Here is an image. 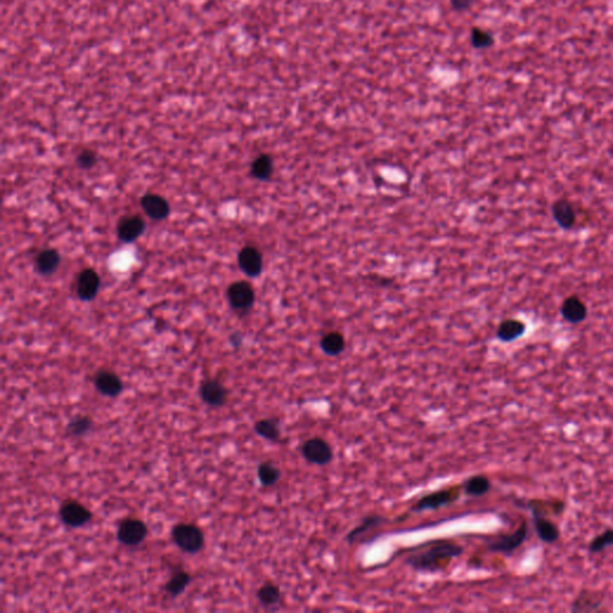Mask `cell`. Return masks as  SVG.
<instances>
[{
    "instance_id": "obj_29",
    "label": "cell",
    "mask_w": 613,
    "mask_h": 613,
    "mask_svg": "<svg viewBox=\"0 0 613 613\" xmlns=\"http://www.w3.org/2000/svg\"><path fill=\"white\" fill-rule=\"evenodd\" d=\"M469 41L476 50H487L495 45V37L492 32L479 27L472 28Z\"/></svg>"
},
{
    "instance_id": "obj_28",
    "label": "cell",
    "mask_w": 613,
    "mask_h": 613,
    "mask_svg": "<svg viewBox=\"0 0 613 613\" xmlns=\"http://www.w3.org/2000/svg\"><path fill=\"white\" fill-rule=\"evenodd\" d=\"M252 175L257 180H269L273 173V161L269 155L257 156L251 167Z\"/></svg>"
},
{
    "instance_id": "obj_9",
    "label": "cell",
    "mask_w": 613,
    "mask_h": 613,
    "mask_svg": "<svg viewBox=\"0 0 613 613\" xmlns=\"http://www.w3.org/2000/svg\"><path fill=\"white\" fill-rule=\"evenodd\" d=\"M99 275L93 269L81 271L77 280V295L83 301H90L97 295L99 289Z\"/></svg>"
},
{
    "instance_id": "obj_8",
    "label": "cell",
    "mask_w": 613,
    "mask_h": 613,
    "mask_svg": "<svg viewBox=\"0 0 613 613\" xmlns=\"http://www.w3.org/2000/svg\"><path fill=\"white\" fill-rule=\"evenodd\" d=\"M60 518L71 527H81L91 520V513L76 500H68L60 509Z\"/></svg>"
},
{
    "instance_id": "obj_5",
    "label": "cell",
    "mask_w": 613,
    "mask_h": 613,
    "mask_svg": "<svg viewBox=\"0 0 613 613\" xmlns=\"http://www.w3.org/2000/svg\"><path fill=\"white\" fill-rule=\"evenodd\" d=\"M527 533V523L523 520V523L515 529L514 532L498 536L495 541H490L487 544V550L496 552V554L510 556L526 541Z\"/></svg>"
},
{
    "instance_id": "obj_20",
    "label": "cell",
    "mask_w": 613,
    "mask_h": 613,
    "mask_svg": "<svg viewBox=\"0 0 613 613\" xmlns=\"http://www.w3.org/2000/svg\"><path fill=\"white\" fill-rule=\"evenodd\" d=\"M533 525L536 529V536L546 544H555L559 541L561 531L559 527L550 518L545 516H533Z\"/></svg>"
},
{
    "instance_id": "obj_27",
    "label": "cell",
    "mask_w": 613,
    "mask_h": 613,
    "mask_svg": "<svg viewBox=\"0 0 613 613\" xmlns=\"http://www.w3.org/2000/svg\"><path fill=\"white\" fill-rule=\"evenodd\" d=\"M280 477H282L280 469L275 464H272L271 461H264L259 465L257 478L262 483V487H273L280 482Z\"/></svg>"
},
{
    "instance_id": "obj_33",
    "label": "cell",
    "mask_w": 613,
    "mask_h": 613,
    "mask_svg": "<svg viewBox=\"0 0 613 613\" xmlns=\"http://www.w3.org/2000/svg\"><path fill=\"white\" fill-rule=\"evenodd\" d=\"M77 163L83 169H90L91 167H94V164L96 163L95 153L93 150L81 151L77 157Z\"/></svg>"
},
{
    "instance_id": "obj_26",
    "label": "cell",
    "mask_w": 613,
    "mask_h": 613,
    "mask_svg": "<svg viewBox=\"0 0 613 613\" xmlns=\"http://www.w3.org/2000/svg\"><path fill=\"white\" fill-rule=\"evenodd\" d=\"M345 345H347V342H345L343 334L337 332V331L326 333L320 340L321 350L327 356H339L345 350Z\"/></svg>"
},
{
    "instance_id": "obj_30",
    "label": "cell",
    "mask_w": 613,
    "mask_h": 613,
    "mask_svg": "<svg viewBox=\"0 0 613 613\" xmlns=\"http://www.w3.org/2000/svg\"><path fill=\"white\" fill-rule=\"evenodd\" d=\"M611 546H613V528H607L592 539L588 551L591 554H599Z\"/></svg>"
},
{
    "instance_id": "obj_13",
    "label": "cell",
    "mask_w": 613,
    "mask_h": 613,
    "mask_svg": "<svg viewBox=\"0 0 613 613\" xmlns=\"http://www.w3.org/2000/svg\"><path fill=\"white\" fill-rule=\"evenodd\" d=\"M140 205L144 210L145 213L156 221H161L167 218L171 211L169 204L167 200L158 195V194H145L144 197L140 200Z\"/></svg>"
},
{
    "instance_id": "obj_19",
    "label": "cell",
    "mask_w": 613,
    "mask_h": 613,
    "mask_svg": "<svg viewBox=\"0 0 613 613\" xmlns=\"http://www.w3.org/2000/svg\"><path fill=\"white\" fill-rule=\"evenodd\" d=\"M526 333V324L518 319H505L497 329L496 337L502 343H512Z\"/></svg>"
},
{
    "instance_id": "obj_7",
    "label": "cell",
    "mask_w": 613,
    "mask_h": 613,
    "mask_svg": "<svg viewBox=\"0 0 613 613\" xmlns=\"http://www.w3.org/2000/svg\"><path fill=\"white\" fill-rule=\"evenodd\" d=\"M146 534V525L138 518H127L122 521L117 529V539L127 546L138 545L144 541Z\"/></svg>"
},
{
    "instance_id": "obj_22",
    "label": "cell",
    "mask_w": 613,
    "mask_h": 613,
    "mask_svg": "<svg viewBox=\"0 0 613 613\" xmlns=\"http://www.w3.org/2000/svg\"><path fill=\"white\" fill-rule=\"evenodd\" d=\"M527 507L532 512L533 516H545L549 515H561L565 509V503L561 500H531L527 502Z\"/></svg>"
},
{
    "instance_id": "obj_32",
    "label": "cell",
    "mask_w": 613,
    "mask_h": 613,
    "mask_svg": "<svg viewBox=\"0 0 613 613\" xmlns=\"http://www.w3.org/2000/svg\"><path fill=\"white\" fill-rule=\"evenodd\" d=\"M91 425H93V420L89 417H86V416L77 417L68 424V433L71 434L73 436H81L89 431Z\"/></svg>"
},
{
    "instance_id": "obj_18",
    "label": "cell",
    "mask_w": 613,
    "mask_h": 613,
    "mask_svg": "<svg viewBox=\"0 0 613 613\" xmlns=\"http://www.w3.org/2000/svg\"><path fill=\"white\" fill-rule=\"evenodd\" d=\"M95 386L99 392L107 397H117L122 391L120 378L113 371L102 370L96 375Z\"/></svg>"
},
{
    "instance_id": "obj_31",
    "label": "cell",
    "mask_w": 613,
    "mask_h": 613,
    "mask_svg": "<svg viewBox=\"0 0 613 613\" xmlns=\"http://www.w3.org/2000/svg\"><path fill=\"white\" fill-rule=\"evenodd\" d=\"M190 575L186 573V572H184V570H180V572L174 574V575L171 577V580L167 582V585H166V591H167L169 594L172 595V596H176V595L180 594L181 592L185 591V588L187 587V585L190 583Z\"/></svg>"
},
{
    "instance_id": "obj_16",
    "label": "cell",
    "mask_w": 613,
    "mask_h": 613,
    "mask_svg": "<svg viewBox=\"0 0 613 613\" xmlns=\"http://www.w3.org/2000/svg\"><path fill=\"white\" fill-rule=\"evenodd\" d=\"M200 397L208 405L221 406L226 402L228 391L217 380H206L200 386Z\"/></svg>"
},
{
    "instance_id": "obj_3",
    "label": "cell",
    "mask_w": 613,
    "mask_h": 613,
    "mask_svg": "<svg viewBox=\"0 0 613 613\" xmlns=\"http://www.w3.org/2000/svg\"><path fill=\"white\" fill-rule=\"evenodd\" d=\"M301 456L308 464L327 466L333 460L334 451L325 438L314 436L304 441L301 447Z\"/></svg>"
},
{
    "instance_id": "obj_34",
    "label": "cell",
    "mask_w": 613,
    "mask_h": 613,
    "mask_svg": "<svg viewBox=\"0 0 613 613\" xmlns=\"http://www.w3.org/2000/svg\"><path fill=\"white\" fill-rule=\"evenodd\" d=\"M474 0H451V9L458 12H463L471 8Z\"/></svg>"
},
{
    "instance_id": "obj_17",
    "label": "cell",
    "mask_w": 613,
    "mask_h": 613,
    "mask_svg": "<svg viewBox=\"0 0 613 613\" xmlns=\"http://www.w3.org/2000/svg\"><path fill=\"white\" fill-rule=\"evenodd\" d=\"M387 520L385 516L380 514H369L362 518L361 523L357 525L356 527L352 528L350 532L345 536V541L347 544H355L356 541H360L367 533L373 531L375 528L380 527L381 525L386 523Z\"/></svg>"
},
{
    "instance_id": "obj_21",
    "label": "cell",
    "mask_w": 613,
    "mask_h": 613,
    "mask_svg": "<svg viewBox=\"0 0 613 613\" xmlns=\"http://www.w3.org/2000/svg\"><path fill=\"white\" fill-rule=\"evenodd\" d=\"M492 480L484 474L472 476V477L466 479L461 485L465 495L467 497H474V498L485 496L487 492L492 490Z\"/></svg>"
},
{
    "instance_id": "obj_14",
    "label": "cell",
    "mask_w": 613,
    "mask_h": 613,
    "mask_svg": "<svg viewBox=\"0 0 613 613\" xmlns=\"http://www.w3.org/2000/svg\"><path fill=\"white\" fill-rule=\"evenodd\" d=\"M145 223L139 216L124 217L117 223V236L124 242H133L143 234Z\"/></svg>"
},
{
    "instance_id": "obj_2",
    "label": "cell",
    "mask_w": 613,
    "mask_h": 613,
    "mask_svg": "<svg viewBox=\"0 0 613 613\" xmlns=\"http://www.w3.org/2000/svg\"><path fill=\"white\" fill-rule=\"evenodd\" d=\"M463 489L461 487H451L441 489L438 492H430L425 496L420 497L415 505L411 507V512L422 513L429 510H438L443 507H448L459 500Z\"/></svg>"
},
{
    "instance_id": "obj_23",
    "label": "cell",
    "mask_w": 613,
    "mask_h": 613,
    "mask_svg": "<svg viewBox=\"0 0 613 613\" xmlns=\"http://www.w3.org/2000/svg\"><path fill=\"white\" fill-rule=\"evenodd\" d=\"M257 598L262 606H265L266 609L277 610L280 609L282 605V592L280 587L275 585L273 582H266L264 583L257 592Z\"/></svg>"
},
{
    "instance_id": "obj_25",
    "label": "cell",
    "mask_w": 613,
    "mask_h": 613,
    "mask_svg": "<svg viewBox=\"0 0 613 613\" xmlns=\"http://www.w3.org/2000/svg\"><path fill=\"white\" fill-rule=\"evenodd\" d=\"M254 431L267 441L278 442L282 438L280 420L277 418H262L254 424Z\"/></svg>"
},
{
    "instance_id": "obj_10",
    "label": "cell",
    "mask_w": 613,
    "mask_h": 613,
    "mask_svg": "<svg viewBox=\"0 0 613 613\" xmlns=\"http://www.w3.org/2000/svg\"><path fill=\"white\" fill-rule=\"evenodd\" d=\"M551 212H552V216H554L556 223L562 229H573L575 223H576V211H575L573 203H570L568 199L561 198L556 200L551 206Z\"/></svg>"
},
{
    "instance_id": "obj_4",
    "label": "cell",
    "mask_w": 613,
    "mask_h": 613,
    "mask_svg": "<svg viewBox=\"0 0 613 613\" xmlns=\"http://www.w3.org/2000/svg\"><path fill=\"white\" fill-rule=\"evenodd\" d=\"M173 541L181 550L186 552H197L204 545V534L202 529L192 523H179L172 532Z\"/></svg>"
},
{
    "instance_id": "obj_15",
    "label": "cell",
    "mask_w": 613,
    "mask_h": 613,
    "mask_svg": "<svg viewBox=\"0 0 613 613\" xmlns=\"http://www.w3.org/2000/svg\"><path fill=\"white\" fill-rule=\"evenodd\" d=\"M605 595L599 592L582 591L572 604V612H595L604 603Z\"/></svg>"
},
{
    "instance_id": "obj_6",
    "label": "cell",
    "mask_w": 613,
    "mask_h": 613,
    "mask_svg": "<svg viewBox=\"0 0 613 613\" xmlns=\"http://www.w3.org/2000/svg\"><path fill=\"white\" fill-rule=\"evenodd\" d=\"M228 300L235 311H247L254 304L255 293L247 282H235L228 288Z\"/></svg>"
},
{
    "instance_id": "obj_1",
    "label": "cell",
    "mask_w": 613,
    "mask_h": 613,
    "mask_svg": "<svg viewBox=\"0 0 613 613\" xmlns=\"http://www.w3.org/2000/svg\"><path fill=\"white\" fill-rule=\"evenodd\" d=\"M464 554V547L449 541H434L425 550L409 556L406 564L417 573L436 574L445 572L448 565Z\"/></svg>"
},
{
    "instance_id": "obj_11",
    "label": "cell",
    "mask_w": 613,
    "mask_h": 613,
    "mask_svg": "<svg viewBox=\"0 0 613 613\" xmlns=\"http://www.w3.org/2000/svg\"><path fill=\"white\" fill-rule=\"evenodd\" d=\"M561 313L564 320L568 321L569 324H580L586 320L588 308L586 303L577 295H572L564 300L561 306Z\"/></svg>"
},
{
    "instance_id": "obj_12",
    "label": "cell",
    "mask_w": 613,
    "mask_h": 613,
    "mask_svg": "<svg viewBox=\"0 0 613 613\" xmlns=\"http://www.w3.org/2000/svg\"><path fill=\"white\" fill-rule=\"evenodd\" d=\"M239 266L249 277H257L262 271V255L255 247L247 246L239 253Z\"/></svg>"
},
{
    "instance_id": "obj_24",
    "label": "cell",
    "mask_w": 613,
    "mask_h": 613,
    "mask_svg": "<svg viewBox=\"0 0 613 613\" xmlns=\"http://www.w3.org/2000/svg\"><path fill=\"white\" fill-rule=\"evenodd\" d=\"M60 264V254L55 249H47L37 254L35 266L41 275H52Z\"/></svg>"
}]
</instances>
